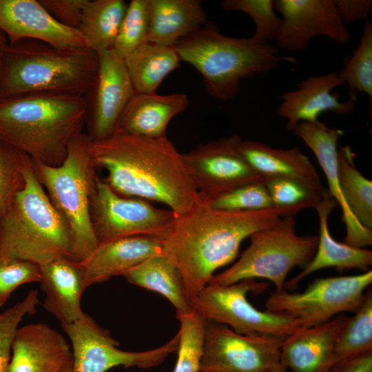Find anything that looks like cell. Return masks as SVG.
<instances>
[{"label":"cell","mask_w":372,"mask_h":372,"mask_svg":"<svg viewBox=\"0 0 372 372\" xmlns=\"http://www.w3.org/2000/svg\"><path fill=\"white\" fill-rule=\"evenodd\" d=\"M302 210L272 207L258 211H223L211 208L200 199L190 210L177 216L159 237L163 254L181 274L189 303L218 268L235 260L245 239Z\"/></svg>","instance_id":"1"},{"label":"cell","mask_w":372,"mask_h":372,"mask_svg":"<svg viewBox=\"0 0 372 372\" xmlns=\"http://www.w3.org/2000/svg\"><path fill=\"white\" fill-rule=\"evenodd\" d=\"M89 150L104 180L118 194L165 204L177 216L200 200L181 154L167 136L152 138L115 131L91 141Z\"/></svg>","instance_id":"2"},{"label":"cell","mask_w":372,"mask_h":372,"mask_svg":"<svg viewBox=\"0 0 372 372\" xmlns=\"http://www.w3.org/2000/svg\"><path fill=\"white\" fill-rule=\"evenodd\" d=\"M83 96L39 93L0 99V138L49 166L65 160L85 125Z\"/></svg>","instance_id":"3"},{"label":"cell","mask_w":372,"mask_h":372,"mask_svg":"<svg viewBox=\"0 0 372 372\" xmlns=\"http://www.w3.org/2000/svg\"><path fill=\"white\" fill-rule=\"evenodd\" d=\"M98 54L89 48H61L24 39L8 43L0 99L39 93L85 96L92 87Z\"/></svg>","instance_id":"4"},{"label":"cell","mask_w":372,"mask_h":372,"mask_svg":"<svg viewBox=\"0 0 372 372\" xmlns=\"http://www.w3.org/2000/svg\"><path fill=\"white\" fill-rule=\"evenodd\" d=\"M173 46L181 61L200 73L207 93L224 102L237 96L242 79L295 61L269 43L225 36L211 22Z\"/></svg>","instance_id":"5"},{"label":"cell","mask_w":372,"mask_h":372,"mask_svg":"<svg viewBox=\"0 0 372 372\" xmlns=\"http://www.w3.org/2000/svg\"><path fill=\"white\" fill-rule=\"evenodd\" d=\"M25 184L0 222V256L39 266L61 258H72L70 228L51 203L33 169H24Z\"/></svg>","instance_id":"6"},{"label":"cell","mask_w":372,"mask_h":372,"mask_svg":"<svg viewBox=\"0 0 372 372\" xmlns=\"http://www.w3.org/2000/svg\"><path fill=\"white\" fill-rule=\"evenodd\" d=\"M92 139L81 132L70 143L58 166L34 161L33 169L55 209L66 221L72 237V258L82 262L97 248L90 218L96 185V167L90 153Z\"/></svg>","instance_id":"7"},{"label":"cell","mask_w":372,"mask_h":372,"mask_svg":"<svg viewBox=\"0 0 372 372\" xmlns=\"http://www.w3.org/2000/svg\"><path fill=\"white\" fill-rule=\"evenodd\" d=\"M250 245L230 267L214 275L208 285H229L243 280L263 278L281 291L286 278L296 267H304L313 257L318 236H299L294 216H287L276 224L250 236Z\"/></svg>","instance_id":"8"},{"label":"cell","mask_w":372,"mask_h":372,"mask_svg":"<svg viewBox=\"0 0 372 372\" xmlns=\"http://www.w3.org/2000/svg\"><path fill=\"white\" fill-rule=\"evenodd\" d=\"M268 284L247 279L229 285H207L191 302L192 307L207 320L231 328L242 335L285 338L300 329L290 316L260 311L247 299L249 292L261 293Z\"/></svg>","instance_id":"9"},{"label":"cell","mask_w":372,"mask_h":372,"mask_svg":"<svg viewBox=\"0 0 372 372\" xmlns=\"http://www.w3.org/2000/svg\"><path fill=\"white\" fill-rule=\"evenodd\" d=\"M372 283V270L354 276L318 278L302 292L270 293L267 311L295 318L300 328L323 324L343 312L355 313Z\"/></svg>","instance_id":"10"},{"label":"cell","mask_w":372,"mask_h":372,"mask_svg":"<svg viewBox=\"0 0 372 372\" xmlns=\"http://www.w3.org/2000/svg\"><path fill=\"white\" fill-rule=\"evenodd\" d=\"M70 338L72 352V372H106L116 366L146 369L157 366L176 352L178 332L165 344L147 351L120 349L118 342L89 315L69 324H61Z\"/></svg>","instance_id":"11"},{"label":"cell","mask_w":372,"mask_h":372,"mask_svg":"<svg viewBox=\"0 0 372 372\" xmlns=\"http://www.w3.org/2000/svg\"><path fill=\"white\" fill-rule=\"evenodd\" d=\"M177 215L145 200L123 196L97 177L90 206L93 231L99 245L134 236L162 235Z\"/></svg>","instance_id":"12"},{"label":"cell","mask_w":372,"mask_h":372,"mask_svg":"<svg viewBox=\"0 0 372 372\" xmlns=\"http://www.w3.org/2000/svg\"><path fill=\"white\" fill-rule=\"evenodd\" d=\"M282 340L273 336L239 334L226 325L207 320L199 372H269L280 364Z\"/></svg>","instance_id":"13"},{"label":"cell","mask_w":372,"mask_h":372,"mask_svg":"<svg viewBox=\"0 0 372 372\" xmlns=\"http://www.w3.org/2000/svg\"><path fill=\"white\" fill-rule=\"evenodd\" d=\"M241 141L235 134L181 154L200 198H212L246 183L265 181L240 152Z\"/></svg>","instance_id":"14"},{"label":"cell","mask_w":372,"mask_h":372,"mask_svg":"<svg viewBox=\"0 0 372 372\" xmlns=\"http://www.w3.org/2000/svg\"><path fill=\"white\" fill-rule=\"evenodd\" d=\"M98 71L94 83L84 96L85 125L92 141L110 136L135 94L124 59L112 49L97 53Z\"/></svg>","instance_id":"15"},{"label":"cell","mask_w":372,"mask_h":372,"mask_svg":"<svg viewBox=\"0 0 372 372\" xmlns=\"http://www.w3.org/2000/svg\"><path fill=\"white\" fill-rule=\"evenodd\" d=\"M282 23L275 41L289 52L307 49L311 39L322 36L345 44L351 34L342 20L335 0H276Z\"/></svg>","instance_id":"16"},{"label":"cell","mask_w":372,"mask_h":372,"mask_svg":"<svg viewBox=\"0 0 372 372\" xmlns=\"http://www.w3.org/2000/svg\"><path fill=\"white\" fill-rule=\"evenodd\" d=\"M0 30L10 44L33 39L61 48H88L78 30L57 22L38 0H0Z\"/></svg>","instance_id":"17"},{"label":"cell","mask_w":372,"mask_h":372,"mask_svg":"<svg viewBox=\"0 0 372 372\" xmlns=\"http://www.w3.org/2000/svg\"><path fill=\"white\" fill-rule=\"evenodd\" d=\"M293 132L313 152L327 180L329 195L340 206L346 227L344 242L358 248L372 245V229L362 226L349 209L340 189L337 155L342 131L329 127L319 120L299 123Z\"/></svg>","instance_id":"18"},{"label":"cell","mask_w":372,"mask_h":372,"mask_svg":"<svg viewBox=\"0 0 372 372\" xmlns=\"http://www.w3.org/2000/svg\"><path fill=\"white\" fill-rule=\"evenodd\" d=\"M344 85L338 72L309 76L301 80L297 89L284 92L278 107V115L286 121V127L292 130L300 123L316 122L323 112L348 114L354 111L353 98L345 101L332 93L335 87Z\"/></svg>","instance_id":"19"},{"label":"cell","mask_w":372,"mask_h":372,"mask_svg":"<svg viewBox=\"0 0 372 372\" xmlns=\"http://www.w3.org/2000/svg\"><path fill=\"white\" fill-rule=\"evenodd\" d=\"M12 353L7 372H61L72 362L66 339L44 323L18 328Z\"/></svg>","instance_id":"20"},{"label":"cell","mask_w":372,"mask_h":372,"mask_svg":"<svg viewBox=\"0 0 372 372\" xmlns=\"http://www.w3.org/2000/svg\"><path fill=\"white\" fill-rule=\"evenodd\" d=\"M348 316L340 314L330 320L300 328L283 339L280 364L294 372H329L335 365L334 348Z\"/></svg>","instance_id":"21"},{"label":"cell","mask_w":372,"mask_h":372,"mask_svg":"<svg viewBox=\"0 0 372 372\" xmlns=\"http://www.w3.org/2000/svg\"><path fill=\"white\" fill-rule=\"evenodd\" d=\"M41 288L45 293L43 305L61 324H72L84 312L81 296L87 288L81 262L70 258H61L40 266Z\"/></svg>","instance_id":"22"},{"label":"cell","mask_w":372,"mask_h":372,"mask_svg":"<svg viewBox=\"0 0 372 372\" xmlns=\"http://www.w3.org/2000/svg\"><path fill=\"white\" fill-rule=\"evenodd\" d=\"M163 254L159 236H128L100 244L90 256L81 262L86 286L122 276L149 258Z\"/></svg>","instance_id":"23"},{"label":"cell","mask_w":372,"mask_h":372,"mask_svg":"<svg viewBox=\"0 0 372 372\" xmlns=\"http://www.w3.org/2000/svg\"><path fill=\"white\" fill-rule=\"evenodd\" d=\"M336 205L327 189H324L321 202L316 208L320 227L316 253L300 273L286 281L284 289L287 291L295 289L303 278L324 268L335 267L340 271L350 269H358L364 272L369 270L372 265L371 250L340 242L331 234L328 219Z\"/></svg>","instance_id":"24"},{"label":"cell","mask_w":372,"mask_h":372,"mask_svg":"<svg viewBox=\"0 0 372 372\" xmlns=\"http://www.w3.org/2000/svg\"><path fill=\"white\" fill-rule=\"evenodd\" d=\"M188 105L187 96L182 93H135L122 113L116 131L147 138L165 137L171 120Z\"/></svg>","instance_id":"25"},{"label":"cell","mask_w":372,"mask_h":372,"mask_svg":"<svg viewBox=\"0 0 372 372\" xmlns=\"http://www.w3.org/2000/svg\"><path fill=\"white\" fill-rule=\"evenodd\" d=\"M238 148L251 167L264 180L289 178L316 189H323L315 166L297 146L278 149L258 141L242 140Z\"/></svg>","instance_id":"26"},{"label":"cell","mask_w":372,"mask_h":372,"mask_svg":"<svg viewBox=\"0 0 372 372\" xmlns=\"http://www.w3.org/2000/svg\"><path fill=\"white\" fill-rule=\"evenodd\" d=\"M149 28L146 42L173 46L207 23L200 0H149Z\"/></svg>","instance_id":"27"},{"label":"cell","mask_w":372,"mask_h":372,"mask_svg":"<svg viewBox=\"0 0 372 372\" xmlns=\"http://www.w3.org/2000/svg\"><path fill=\"white\" fill-rule=\"evenodd\" d=\"M122 276L132 285L163 296L176 309V316L189 313L193 310L178 269L163 254L149 258Z\"/></svg>","instance_id":"28"},{"label":"cell","mask_w":372,"mask_h":372,"mask_svg":"<svg viewBox=\"0 0 372 372\" xmlns=\"http://www.w3.org/2000/svg\"><path fill=\"white\" fill-rule=\"evenodd\" d=\"M124 59L135 93L156 92L182 62L174 46L146 42Z\"/></svg>","instance_id":"29"},{"label":"cell","mask_w":372,"mask_h":372,"mask_svg":"<svg viewBox=\"0 0 372 372\" xmlns=\"http://www.w3.org/2000/svg\"><path fill=\"white\" fill-rule=\"evenodd\" d=\"M128 3L123 0H88L78 30L96 53L112 50Z\"/></svg>","instance_id":"30"},{"label":"cell","mask_w":372,"mask_h":372,"mask_svg":"<svg viewBox=\"0 0 372 372\" xmlns=\"http://www.w3.org/2000/svg\"><path fill=\"white\" fill-rule=\"evenodd\" d=\"M337 170L340 189L349 209L362 226L372 229V181L356 168L349 145L338 149Z\"/></svg>","instance_id":"31"},{"label":"cell","mask_w":372,"mask_h":372,"mask_svg":"<svg viewBox=\"0 0 372 372\" xmlns=\"http://www.w3.org/2000/svg\"><path fill=\"white\" fill-rule=\"evenodd\" d=\"M372 352V291L365 292L362 304L341 329L334 348L335 364Z\"/></svg>","instance_id":"32"},{"label":"cell","mask_w":372,"mask_h":372,"mask_svg":"<svg viewBox=\"0 0 372 372\" xmlns=\"http://www.w3.org/2000/svg\"><path fill=\"white\" fill-rule=\"evenodd\" d=\"M351 93H364L372 101V23L366 20L359 43L338 72Z\"/></svg>","instance_id":"33"},{"label":"cell","mask_w":372,"mask_h":372,"mask_svg":"<svg viewBox=\"0 0 372 372\" xmlns=\"http://www.w3.org/2000/svg\"><path fill=\"white\" fill-rule=\"evenodd\" d=\"M31 158L0 138V222L25 187L24 169Z\"/></svg>","instance_id":"34"},{"label":"cell","mask_w":372,"mask_h":372,"mask_svg":"<svg viewBox=\"0 0 372 372\" xmlns=\"http://www.w3.org/2000/svg\"><path fill=\"white\" fill-rule=\"evenodd\" d=\"M176 317L180 322V342L172 372H199L207 320L194 309Z\"/></svg>","instance_id":"35"},{"label":"cell","mask_w":372,"mask_h":372,"mask_svg":"<svg viewBox=\"0 0 372 372\" xmlns=\"http://www.w3.org/2000/svg\"><path fill=\"white\" fill-rule=\"evenodd\" d=\"M149 28V0H132L119 26L112 50L125 59L146 43Z\"/></svg>","instance_id":"36"},{"label":"cell","mask_w":372,"mask_h":372,"mask_svg":"<svg viewBox=\"0 0 372 372\" xmlns=\"http://www.w3.org/2000/svg\"><path fill=\"white\" fill-rule=\"evenodd\" d=\"M200 199L209 207L223 211H258L273 207L265 181L246 183L216 196Z\"/></svg>","instance_id":"37"},{"label":"cell","mask_w":372,"mask_h":372,"mask_svg":"<svg viewBox=\"0 0 372 372\" xmlns=\"http://www.w3.org/2000/svg\"><path fill=\"white\" fill-rule=\"evenodd\" d=\"M221 7L225 11H241L251 17L256 28L254 39L269 43L275 41L282 19L278 17L273 0H224Z\"/></svg>","instance_id":"38"},{"label":"cell","mask_w":372,"mask_h":372,"mask_svg":"<svg viewBox=\"0 0 372 372\" xmlns=\"http://www.w3.org/2000/svg\"><path fill=\"white\" fill-rule=\"evenodd\" d=\"M273 207L316 209L321 202L324 189L310 187L289 178L265 180Z\"/></svg>","instance_id":"39"},{"label":"cell","mask_w":372,"mask_h":372,"mask_svg":"<svg viewBox=\"0 0 372 372\" xmlns=\"http://www.w3.org/2000/svg\"><path fill=\"white\" fill-rule=\"evenodd\" d=\"M39 292L31 289L20 302L0 313V372H7L13 340L19 323L27 315L36 313Z\"/></svg>","instance_id":"40"},{"label":"cell","mask_w":372,"mask_h":372,"mask_svg":"<svg viewBox=\"0 0 372 372\" xmlns=\"http://www.w3.org/2000/svg\"><path fill=\"white\" fill-rule=\"evenodd\" d=\"M40 266L33 262L0 256V307L5 304L11 293L19 286L39 282Z\"/></svg>","instance_id":"41"},{"label":"cell","mask_w":372,"mask_h":372,"mask_svg":"<svg viewBox=\"0 0 372 372\" xmlns=\"http://www.w3.org/2000/svg\"><path fill=\"white\" fill-rule=\"evenodd\" d=\"M45 10L61 25L78 30L83 10L88 0H38Z\"/></svg>","instance_id":"42"},{"label":"cell","mask_w":372,"mask_h":372,"mask_svg":"<svg viewBox=\"0 0 372 372\" xmlns=\"http://www.w3.org/2000/svg\"><path fill=\"white\" fill-rule=\"evenodd\" d=\"M335 3L344 23L368 20L372 10L371 0H335Z\"/></svg>","instance_id":"43"},{"label":"cell","mask_w":372,"mask_h":372,"mask_svg":"<svg viewBox=\"0 0 372 372\" xmlns=\"http://www.w3.org/2000/svg\"><path fill=\"white\" fill-rule=\"evenodd\" d=\"M329 372H372V352L335 364Z\"/></svg>","instance_id":"44"},{"label":"cell","mask_w":372,"mask_h":372,"mask_svg":"<svg viewBox=\"0 0 372 372\" xmlns=\"http://www.w3.org/2000/svg\"><path fill=\"white\" fill-rule=\"evenodd\" d=\"M8 45V38L5 33L0 30V80L3 73L5 54Z\"/></svg>","instance_id":"45"},{"label":"cell","mask_w":372,"mask_h":372,"mask_svg":"<svg viewBox=\"0 0 372 372\" xmlns=\"http://www.w3.org/2000/svg\"><path fill=\"white\" fill-rule=\"evenodd\" d=\"M286 369H287L284 368L280 364H278V366L270 370L269 372H287Z\"/></svg>","instance_id":"46"},{"label":"cell","mask_w":372,"mask_h":372,"mask_svg":"<svg viewBox=\"0 0 372 372\" xmlns=\"http://www.w3.org/2000/svg\"><path fill=\"white\" fill-rule=\"evenodd\" d=\"M72 362L68 364L61 372H72Z\"/></svg>","instance_id":"47"}]
</instances>
